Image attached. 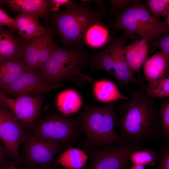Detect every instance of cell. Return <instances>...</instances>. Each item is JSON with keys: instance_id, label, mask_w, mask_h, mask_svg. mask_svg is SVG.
<instances>
[{"instance_id": "cell-7", "label": "cell", "mask_w": 169, "mask_h": 169, "mask_svg": "<svg viewBox=\"0 0 169 169\" xmlns=\"http://www.w3.org/2000/svg\"><path fill=\"white\" fill-rule=\"evenodd\" d=\"M141 147V143L126 142L90 149L91 163L88 169H127L131 154Z\"/></svg>"}, {"instance_id": "cell-11", "label": "cell", "mask_w": 169, "mask_h": 169, "mask_svg": "<svg viewBox=\"0 0 169 169\" xmlns=\"http://www.w3.org/2000/svg\"><path fill=\"white\" fill-rule=\"evenodd\" d=\"M63 86L61 83L50 84L47 83L40 72L34 70L23 73L12 84L1 91L5 95L8 94L17 97L23 95L38 96Z\"/></svg>"}, {"instance_id": "cell-34", "label": "cell", "mask_w": 169, "mask_h": 169, "mask_svg": "<svg viewBox=\"0 0 169 169\" xmlns=\"http://www.w3.org/2000/svg\"><path fill=\"white\" fill-rule=\"evenodd\" d=\"M0 157L3 161L7 162L5 159V152L4 149L0 143Z\"/></svg>"}, {"instance_id": "cell-33", "label": "cell", "mask_w": 169, "mask_h": 169, "mask_svg": "<svg viewBox=\"0 0 169 169\" xmlns=\"http://www.w3.org/2000/svg\"><path fill=\"white\" fill-rule=\"evenodd\" d=\"M50 5V11H57L60 6L65 5L69 3V0H49Z\"/></svg>"}, {"instance_id": "cell-17", "label": "cell", "mask_w": 169, "mask_h": 169, "mask_svg": "<svg viewBox=\"0 0 169 169\" xmlns=\"http://www.w3.org/2000/svg\"><path fill=\"white\" fill-rule=\"evenodd\" d=\"M23 43L9 30L0 26V61L10 59L22 60Z\"/></svg>"}, {"instance_id": "cell-29", "label": "cell", "mask_w": 169, "mask_h": 169, "mask_svg": "<svg viewBox=\"0 0 169 169\" xmlns=\"http://www.w3.org/2000/svg\"><path fill=\"white\" fill-rule=\"evenodd\" d=\"M158 154V163L154 169H169V143L164 144Z\"/></svg>"}, {"instance_id": "cell-1", "label": "cell", "mask_w": 169, "mask_h": 169, "mask_svg": "<svg viewBox=\"0 0 169 169\" xmlns=\"http://www.w3.org/2000/svg\"><path fill=\"white\" fill-rule=\"evenodd\" d=\"M140 87L128 90L130 98L116 109V124L127 142L142 143L161 136L160 112L155 98L146 95V86Z\"/></svg>"}, {"instance_id": "cell-20", "label": "cell", "mask_w": 169, "mask_h": 169, "mask_svg": "<svg viewBox=\"0 0 169 169\" xmlns=\"http://www.w3.org/2000/svg\"><path fill=\"white\" fill-rule=\"evenodd\" d=\"M28 41H23V55L22 60L26 66L27 71L38 70L39 51L41 44L46 34ZM39 71V70H38Z\"/></svg>"}, {"instance_id": "cell-31", "label": "cell", "mask_w": 169, "mask_h": 169, "mask_svg": "<svg viewBox=\"0 0 169 169\" xmlns=\"http://www.w3.org/2000/svg\"><path fill=\"white\" fill-rule=\"evenodd\" d=\"M6 26L13 32L15 31L13 18L3 11L0 6V26Z\"/></svg>"}, {"instance_id": "cell-22", "label": "cell", "mask_w": 169, "mask_h": 169, "mask_svg": "<svg viewBox=\"0 0 169 169\" xmlns=\"http://www.w3.org/2000/svg\"><path fill=\"white\" fill-rule=\"evenodd\" d=\"M88 156L80 149L69 148L60 154L56 163L67 169H81L86 164Z\"/></svg>"}, {"instance_id": "cell-27", "label": "cell", "mask_w": 169, "mask_h": 169, "mask_svg": "<svg viewBox=\"0 0 169 169\" xmlns=\"http://www.w3.org/2000/svg\"><path fill=\"white\" fill-rule=\"evenodd\" d=\"M145 5L151 14L157 19L161 16L165 17L169 11L168 0H147Z\"/></svg>"}, {"instance_id": "cell-13", "label": "cell", "mask_w": 169, "mask_h": 169, "mask_svg": "<svg viewBox=\"0 0 169 169\" xmlns=\"http://www.w3.org/2000/svg\"><path fill=\"white\" fill-rule=\"evenodd\" d=\"M36 16L21 13L13 18L15 31L23 41H28L46 33L50 27H44L40 24Z\"/></svg>"}, {"instance_id": "cell-23", "label": "cell", "mask_w": 169, "mask_h": 169, "mask_svg": "<svg viewBox=\"0 0 169 169\" xmlns=\"http://www.w3.org/2000/svg\"><path fill=\"white\" fill-rule=\"evenodd\" d=\"M109 39V31L102 22L95 23L86 31L84 42L93 48L101 47L107 43Z\"/></svg>"}, {"instance_id": "cell-32", "label": "cell", "mask_w": 169, "mask_h": 169, "mask_svg": "<svg viewBox=\"0 0 169 169\" xmlns=\"http://www.w3.org/2000/svg\"><path fill=\"white\" fill-rule=\"evenodd\" d=\"M135 0H110L112 8L110 14V17L114 13L116 15L122 8L129 5Z\"/></svg>"}, {"instance_id": "cell-12", "label": "cell", "mask_w": 169, "mask_h": 169, "mask_svg": "<svg viewBox=\"0 0 169 169\" xmlns=\"http://www.w3.org/2000/svg\"><path fill=\"white\" fill-rule=\"evenodd\" d=\"M132 35L124 33L121 37L114 38L108 46L115 62V78L120 87L130 83L136 84L140 86L146 85L135 76L134 71L129 66L123 51L125 40Z\"/></svg>"}, {"instance_id": "cell-37", "label": "cell", "mask_w": 169, "mask_h": 169, "mask_svg": "<svg viewBox=\"0 0 169 169\" xmlns=\"http://www.w3.org/2000/svg\"><path fill=\"white\" fill-rule=\"evenodd\" d=\"M9 164V163L3 161L0 157V169H2L5 166Z\"/></svg>"}, {"instance_id": "cell-5", "label": "cell", "mask_w": 169, "mask_h": 169, "mask_svg": "<svg viewBox=\"0 0 169 169\" xmlns=\"http://www.w3.org/2000/svg\"><path fill=\"white\" fill-rule=\"evenodd\" d=\"M116 16L115 21L106 26L122 30L131 35L138 34L147 42L169 33L165 22L155 18L141 0L135 1L121 9Z\"/></svg>"}, {"instance_id": "cell-2", "label": "cell", "mask_w": 169, "mask_h": 169, "mask_svg": "<svg viewBox=\"0 0 169 169\" xmlns=\"http://www.w3.org/2000/svg\"><path fill=\"white\" fill-rule=\"evenodd\" d=\"M82 1L79 3L70 0L65 5V9L51 16L52 27L59 35L64 48L82 44L87 29L95 23L102 22L107 12L102 2L98 3L99 9L95 10L90 6L88 1Z\"/></svg>"}, {"instance_id": "cell-10", "label": "cell", "mask_w": 169, "mask_h": 169, "mask_svg": "<svg viewBox=\"0 0 169 169\" xmlns=\"http://www.w3.org/2000/svg\"><path fill=\"white\" fill-rule=\"evenodd\" d=\"M23 143L28 163L42 168L49 167L56 154L68 146L43 140L33 133L26 134Z\"/></svg>"}, {"instance_id": "cell-15", "label": "cell", "mask_w": 169, "mask_h": 169, "mask_svg": "<svg viewBox=\"0 0 169 169\" xmlns=\"http://www.w3.org/2000/svg\"><path fill=\"white\" fill-rule=\"evenodd\" d=\"M145 79L149 84L169 76V56L161 51L147 58L143 65Z\"/></svg>"}, {"instance_id": "cell-39", "label": "cell", "mask_w": 169, "mask_h": 169, "mask_svg": "<svg viewBox=\"0 0 169 169\" xmlns=\"http://www.w3.org/2000/svg\"><path fill=\"white\" fill-rule=\"evenodd\" d=\"M42 168H40L39 167H36V166H35L34 167V166H30L29 167H28L26 168H25V169H41ZM51 169H58V168L55 167H54L53 168H52Z\"/></svg>"}, {"instance_id": "cell-26", "label": "cell", "mask_w": 169, "mask_h": 169, "mask_svg": "<svg viewBox=\"0 0 169 169\" xmlns=\"http://www.w3.org/2000/svg\"><path fill=\"white\" fill-rule=\"evenodd\" d=\"M146 95L155 98L169 96V76L163 78L146 86Z\"/></svg>"}, {"instance_id": "cell-14", "label": "cell", "mask_w": 169, "mask_h": 169, "mask_svg": "<svg viewBox=\"0 0 169 169\" xmlns=\"http://www.w3.org/2000/svg\"><path fill=\"white\" fill-rule=\"evenodd\" d=\"M3 4L11 11L32 14L39 19H46L50 11L49 0H0V5Z\"/></svg>"}, {"instance_id": "cell-36", "label": "cell", "mask_w": 169, "mask_h": 169, "mask_svg": "<svg viewBox=\"0 0 169 169\" xmlns=\"http://www.w3.org/2000/svg\"><path fill=\"white\" fill-rule=\"evenodd\" d=\"M2 169H17V167L13 164L10 163L8 164Z\"/></svg>"}, {"instance_id": "cell-19", "label": "cell", "mask_w": 169, "mask_h": 169, "mask_svg": "<svg viewBox=\"0 0 169 169\" xmlns=\"http://www.w3.org/2000/svg\"><path fill=\"white\" fill-rule=\"evenodd\" d=\"M27 71L22 60L10 59L0 61V90L12 84Z\"/></svg>"}, {"instance_id": "cell-38", "label": "cell", "mask_w": 169, "mask_h": 169, "mask_svg": "<svg viewBox=\"0 0 169 169\" xmlns=\"http://www.w3.org/2000/svg\"><path fill=\"white\" fill-rule=\"evenodd\" d=\"M166 19L165 21L167 27H169V11L166 13Z\"/></svg>"}, {"instance_id": "cell-35", "label": "cell", "mask_w": 169, "mask_h": 169, "mask_svg": "<svg viewBox=\"0 0 169 169\" xmlns=\"http://www.w3.org/2000/svg\"><path fill=\"white\" fill-rule=\"evenodd\" d=\"M129 169H146L145 166L140 164H134Z\"/></svg>"}, {"instance_id": "cell-18", "label": "cell", "mask_w": 169, "mask_h": 169, "mask_svg": "<svg viewBox=\"0 0 169 169\" xmlns=\"http://www.w3.org/2000/svg\"><path fill=\"white\" fill-rule=\"evenodd\" d=\"M91 82L95 97L100 102L110 103L120 100H127L129 99L121 94L117 85L110 79H92Z\"/></svg>"}, {"instance_id": "cell-4", "label": "cell", "mask_w": 169, "mask_h": 169, "mask_svg": "<svg viewBox=\"0 0 169 169\" xmlns=\"http://www.w3.org/2000/svg\"><path fill=\"white\" fill-rule=\"evenodd\" d=\"M117 102L101 106L86 105L79 114L80 129L84 133L88 142L95 148L127 142L115 130Z\"/></svg>"}, {"instance_id": "cell-8", "label": "cell", "mask_w": 169, "mask_h": 169, "mask_svg": "<svg viewBox=\"0 0 169 169\" xmlns=\"http://www.w3.org/2000/svg\"><path fill=\"white\" fill-rule=\"evenodd\" d=\"M23 126L8 109L0 105V141L16 163L20 161V145L26 136Z\"/></svg>"}, {"instance_id": "cell-25", "label": "cell", "mask_w": 169, "mask_h": 169, "mask_svg": "<svg viewBox=\"0 0 169 169\" xmlns=\"http://www.w3.org/2000/svg\"><path fill=\"white\" fill-rule=\"evenodd\" d=\"M158 159V154L148 147H144L133 152L130 157V161L134 164L154 166Z\"/></svg>"}, {"instance_id": "cell-28", "label": "cell", "mask_w": 169, "mask_h": 169, "mask_svg": "<svg viewBox=\"0 0 169 169\" xmlns=\"http://www.w3.org/2000/svg\"><path fill=\"white\" fill-rule=\"evenodd\" d=\"M161 126L160 136L165 138L169 136V101L164 100L160 104L159 109Z\"/></svg>"}, {"instance_id": "cell-24", "label": "cell", "mask_w": 169, "mask_h": 169, "mask_svg": "<svg viewBox=\"0 0 169 169\" xmlns=\"http://www.w3.org/2000/svg\"><path fill=\"white\" fill-rule=\"evenodd\" d=\"M88 64L92 70H104L115 76V60L108 46L99 52L90 55Z\"/></svg>"}, {"instance_id": "cell-3", "label": "cell", "mask_w": 169, "mask_h": 169, "mask_svg": "<svg viewBox=\"0 0 169 169\" xmlns=\"http://www.w3.org/2000/svg\"><path fill=\"white\" fill-rule=\"evenodd\" d=\"M89 55L79 47L61 48L54 43L50 55L40 72L48 84L71 82L81 87L92 79L82 72L88 64Z\"/></svg>"}, {"instance_id": "cell-21", "label": "cell", "mask_w": 169, "mask_h": 169, "mask_svg": "<svg viewBox=\"0 0 169 169\" xmlns=\"http://www.w3.org/2000/svg\"><path fill=\"white\" fill-rule=\"evenodd\" d=\"M82 103L79 94L73 89H68L60 92L56 100L58 110L66 115L78 112L81 107Z\"/></svg>"}, {"instance_id": "cell-6", "label": "cell", "mask_w": 169, "mask_h": 169, "mask_svg": "<svg viewBox=\"0 0 169 169\" xmlns=\"http://www.w3.org/2000/svg\"><path fill=\"white\" fill-rule=\"evenodd\" d=\"M78 118L62 114H49L35 126L32 132L40 138L68 146L77 140L80 132Z\"/></svg>"}, {"instance_id": "cell-30", "label": "cell", "mask_w": 169, "mask_h": 169, "mask_svg": "<svg viewBox=\"0 0 169 169\" xmlns=\"http://www.w3.org/2000/svg\"><path fill=\"white\" fill-rule=\"evenodd\" d=\"M169 35L166 34L163 36L159 37L153 41V45L157 47L166 55L169 56Z\"/></svg>"}, {"instance_id": "cell-9", "label": "cell", "mask_w": 169, "mask_h": 169, "mask_svg": "<svg viewBox=\"0 0 169 169\" xmlns=\"http://www.w3.org/2000/svg\"><path fill=\"white\" fill-rule=\"evenodd\" d=\"M44 96L21 95L16 98L7 96L0 90V105L4 106L23 126L33 125L40 113Z\"/></svg>"}, {"instance_id": "cell-16", "label": "cell", "mask_w": 169, "mask_h": 169, "mask_svg": "<svg viewBox=\"0 0 169 169\" xmlns=\"http://www.w3.org/2000/svg\"><path fill=\"white\" fill-rule=\"evenodd\" d=\"M147 41L142 38L136 40L132 43L123 48V51L125 60L130 67L133 71L136 72L138 79H142L140 70L148 56V48Z\"/></svg>"}]
</instances>
